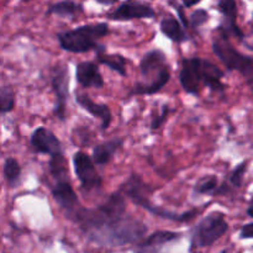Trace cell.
I'll list each match as a JSON object with an SVG mask.
<instances>
[{
    "mask_svg": "<svg viewBox=\"0 0 253 253\" xmlns=\"http://www.w3.org/2000/svg\"><path fill=\"white\" fill-rule=\"evenodd\" d=\"M69 219L73 220L86 239L101 246H125L138 244L147 234V226L126 214L125 195L119 190L94 209L79 207Z\"/></svg>",
    "mask_w": 253,
    "mask_h": 253,
    "instance_id": "obj_1",
    "label": "cell"
},
{
    "mask_svg": "<svg viewBox=\"0 0 253 253\" xmlns=\"http://www.w3.org/2000/svg\"><path fill=\"white\" fill-rule=\"evenodd\" d=\"M222 77L224 72L208 59L193 57L182 61L179 81L183 89L190 95H199L203 86H207L212 91L224 93L225 85L222 83Z\"/></svg>",
    "mask_w": 253,
    "mask_h": 253,
    "instance_id": "obj_2",
    "label": "cell"
},
{
    "mask_svg": "<svg viewBox=\"0 0 253 253\" xmlns=\"http://www.w3.org/2000/svg\"><path fill=\"white\" fill-rule=\"evenodd\" d=\"M141 79L136 82L130 95H152L162 90L170 79L167 57L161 49H152L140 62Z\"/></svg>",
    "mask_w": 253,
    "mask_h": 253,
    "instance_id": "obj_3",
    "label": "cell"
},
{
    "mask_svg": "<svg viewBox=\"0 0 253 253\" xmlns=\"http://www.w3.org/2000/svg\"><path fill=\"white\" fill-rule=\"evenodd\" d=\"M120 192L137 207L147 210L152 215H156V216L162 217V219L166 220H170V221L188 222L194 219L198 212L197 209H193L189 210V211L178 214V212L169 211V210L153 205V203L150 200V194L152 189H151L147 183L143 182L140 175L135 174V173L131 174L124 184H121Z\"/></svg>",
    "mask_w": 253,
    "mask_h": 253,
    "instance_id": "obj_4",
    "label": "cell"
},
{
    "mask_svg": "<svg viewBox=\"0 0 253 253\" xmlns=\"http://www.w3.org/2000/svg\"><path fill=\"white\" fill-rule=\"evenodd\" d=\"M109 34V26L105 22L83 25L73 30L59 32L57 35L62 49L71 53H85L96 49L98 41Z\"/></svg>",
    "mask_w": 253,
    "mask_h": 253,
    "instance_id": "obj_5",
    "label": "cell"
},
{
    "mask_svg": "<svg viewBox=\"0 0 253 253\" xmlns=\"http://www.w3.org/2000/svg\"><path fill=\"white\" fill-rule=\"evenodd\" d=\"M212 51L229 71L241 73L247 85L253 91V56H247L237 51L230 42L229 35L219 27L212 39Z\"/></svg>",
    "mask_w": 253,
    "mask_h": 253,
    "instance_id": "obj_6",
    "label": "cell"
},
{
    "mask_svg": "<svg viewBox=\"0 0 253 253\" xmlns=\"http://www.w3.org/2000/svg\"><path fill=\"white\" fill-rule=\"evenodd\" d=\"M229 230V224L222 212L215 211L205 216L194 227L190 240V250L205 249L219 241Z\"/></svg>",
    "mask_w": 253,
    "mask_h": 253,
    "instance_id": "obj_7",
    "label": "cell"
},
{
    "mask_svg": "<svg viewBox=\"0 0 253 253\" xmlns=\"http://www.w3.org/2000/svg\"><path fill=\"white\" fill-rule=\"evenodd\" d=\"M51 84L56 95L53 114L59 120H66L67 100L69 96V72L63 63L56 64L51 73Z\"/></svg>",
    "mask_w": 253,
    "mask_h": 253,
    "instance_id": "obj_8",
    "label": "cell"
},
{
    "mask_svg": "<svg viewBox=\"0 0 253 253\" xmlns=\"http://www.w3.org/2000/svg\"><path fill=\"white\" fill-rule=\"evenodd\" d=\"M73 166L74 172H76L77 178L81 182L83 189L93 190L101 187L103 178L96 170V165L93 161V157L82 151H78L73 156Z\"/></svg>",
    "mask_w": 253,
    "mask_h": 253,
    "instance_id": "obj_9",
    "label": "cell"
},
{
    "mask_svg": "<svg viewBox=\"0 0 253 253\" xmlns=\"http://www.w3.org/2000/svg\"><path fill=\"white\" fill-rule=\"evenodd\" d=\"M156 16V11L151 5L146 2L128 0L123 2L118 9L106 15L109 20L113 21H130L135 19H153Z\"/></svg>",
    "mask_w": 253,
    "mask_h": 253,
    "instance_id": "obj_10",
    "label": "cell"
},
{
    "mask_svg": "<svg viewBox=\"0 0 253 253\" xmlns=\"http://www.w3.org/2000/svg\"><path fill=\"white\" fill-rule=\"evenodd\" d=\"M30 145L36 153L42 155H58L63 153L59 138L46 127H37L30 137Z\"/></svg>",
    "mask_w": 253,
    "mask_h": 253,
    "instance_id": "obj_11",
    "label": "cell"
},
{
    "mask_svg": "<svg viewBox=\"0 0 253 253\" xmlns=\"http://www.w3.org/2000/svg\"><path fill=\"white\" fill-rule=\"evenodd\" d=\"M54 182L56 183L52 187V197L59 208L66 212L67 216H69L77 208H79L78 197L69 182V178H62Z\"/></svg>",
    "mask_w": 253,
    "mask_h": 253,
    "instance_id": "obj_12",
    "label": "cell"
},
{
    "mask_svg": "<svg viewBox=\"0 0 253 253\" xmlns=\"http://www.w3.org/2000/svg\"><path fill=\"white\" fill-rule=\"evenodd\" d=\"M217 10L222 14V22L219 26L225 34L244 40V32L237 25V5L235 0H217Z\"/></svg>",
    "mask_w": 253,
    "mask_h": 253,
    "instance_id": "obj_13",
    "label": "cell"
},
{
    "mask_svg": "<svg viewBox=\"0 0 253 253\" xmlns=\"http://www.w3.org/2000/svg\"><path fill=\"white\" fill-rule=\"evenodd\" d=\"M76 79L84 88H103L104 79L94 62H81L76 67Z\"/></svg>",
    "mask_w": 253,
    "mask_h": 253,
    "instance_id": "obj_14",
    "label": "cell"
},
{
    "mask_svg": "<svg viewBox=\"0 0 253 253\" xmlns=\"http://www.w3.org/2000/svg\"><path fill=\"white\" fill-rule=\"evenodd\" d=\"M76 101L81 108L88 111L94 118L101 120V130H106L110 126L111 120H113V114H111L110 108L106 104H99L91 100L86 94L78 93L76 95Z\"/></svg>",
    "mask_w": 253,
    "mask_h": 253,
    "instance_id": "obj_15",
    "label": "cell"
},
{
    "mask_svg": "<svg viewBox=\"0 0 253 253\" xmlns=\"http://www.w3.org/2000/svg\"><path fill=\"white\" fill-rule=\"evenodd\" d=\"M180 235L174 231H167V230H161V231L153 232L152 235L147 236L145 239L143 237L137 245V250L140 251H156L163 247L165 245L169 244V242L175 241L179 239Z\"/></svg>",
    "mask_w": 253,
    "mask_h": 253,
    "instance_id": "obj_16",
    "label": "cell"
},
{
    "mask_svg": "<svg viewBox=\"0 0 253 253\" xmlns=\"http://www.w3.org/2000/svg\"><path fill=\"white\" fill-rule=\"evenodd\" d=\"M124 140L123 138H114V140L104 142L101 145H96L93 150V161L98 166H105L113 160L114 155L119 150L123 148Z\"/></svg>",
    "mask_w": 253,
    "mask_h": 253,
    "instance_id": "obj_17",
    "label": "cell"
},
{
    "mask_svg": "<svg viewBox=\"0 0 253 253\" xmlns=\"http://www.w3.org/2000/svg\"><path fill=\"white\" fill-rule=\"evenodd\" d=\"M95 51L98 63L109 67L111 71L116 72L120 76H126V63H127V59L125 57L119 53H108L105 51V47L101 46V44L96 47Z\"/></svg>",
    "mask_w": 253,
    "mask_h": 253,
    "instance_id": "obj_18",
    "label": "cell"
},
{
    "mask_svg": "<svg viewBox=\"0 0 253 253\" xmlns=\"http://www.w3.org/2000/svg\"><path fill=\"white\" fill-rule=\"evenodd\" d=\"M161 32L165 35L167 39H169L170 41L177 42V43H182V42L188 41V36L185 34L184 29H183L182 24L179 22V20H177L173 16L165 17V19L161 21Z\"/></svg>",
    "mask_w": 253,
    "mask_h": 253,
    "instance_id": "obj_19",
    "label": "cell"
},
{
    "mask_svg": "<svg viewBox=\"0 0 253 253\" xmlns=\"http://www.w3.org/2000/svg\"><path fill=\"white\" fill-rule=\"evenodd\" d=\"M83 11L81 4L73 1V0H63V1L52 4L47 10V15H58L61 17L74 16L78 12Z\"/></svg>",
    "mask_w": 253,
    "mask_h": 253,
    "instance_id": "obj_20",
    "label": "cell"
},
{
    "mask_svg": "<svg viewBox=\"0 0 253 253\" xmlns=\"http://www.w3.org/2000/svg\"><path fill=\"white\" fill-rule=\"evenodd\" d=\"M48 170L49 174H51V177L54 180L62 179V178H69L68 163H67V160L63 156V153H58V155H53L49 157Z\"/></svg>",
    "mask_w": 253,
    "mask_h": 253,
    "instance_id": "obj_21",
    "label": "cell"
},
{
    "mask_svg": "<svg viewBox=\"0 0 253 253\" xmlns=\"http://www.w3.org/2000/svg\"><path fill=\"white\" fill-rule=\"evenodd\" d=\"M2 172H4V177L10 184V187H15L19 182L20 177H21V166L17 162V160L9 157L5 160Z\"/></svg>",
    "mask_w": 253,
    "mask_h": 253,
    "instance_id": "obj_22",
    "label": "cell"
},
{
    "mask_svg": "<svg viewBox=\"0 0 253 253\" xmlns=\"http://www.w3.org/2000/svg\"><path fill=\"white\" fill-rule=\"evenodd\" d=\"M219 188V179L216 175H205L197 182L194 192L202 195H216Z\"/></svg>",
    "mask_w": 253,
    "mask_h": 253,
    "instance_id": "obj_23",
    "label": "cell"
},
{
    "mask_svg": "<svg viewBox=\"0 0 253 253\" xmlns=\"http://www.w3.org/2000/svg\"><path fill=\"white\" fill-rule=\"evenodd\" d=\"M15 108V94L10 88L0 89V115L11 113Z\"/></svg>",
    "mask_w": 253,
    "mask_h": 253,
    "instance_id": "obj_24",
    "label": "cell"
},
{
    "mask_svg": "<svg viewBox=\"0 0 253 253\" xmlns=\"http://www.w3.org/2000/svg\"><path fill=\"white\" fill-rule=\"evenodd\" d=\"M247 169V162H242L232 170L231 175H230L229 180L230 184L234 188H240L242 185V182H244L245 173H246Z\"/></svg>",
    "mask_w": 253,
    "mask_h": 253,
    "instance_id": "obj_25",
    "label": "cell"
},
{
    "mask_svg": "<svg viewBox=\"0 0 253 253\" xmlns=\"http://www.w3.org/2000/svg\"><path fill=\"white\" fill-rule=\"evenodd\" d=\"M169 111H170L169 106L163 105L161 113L157 114L156 116H153L152 123H151V130H157V128H160L161 126L165 124V121L167 120L168 115H169Z\"/></svg>",
    "mask_w": 253,
    "mask_h": 253,
    "instance_id": "obj_26",
    "label": "cell"
},
{
    "mask_svg": "<svg viewBox=\"0 0 253 253\" xmlns=\"http://www.w3.org/2000/svg\"><path fill=\"white\" fill-rule=\"evenodd\" d=\"M208 20H209V14H208L205 10L199 9L197 10V11L193 12L192 16H190V25H192V27H194V29H198V27L202 26L203 24H205Z\"/></svg>",
    "mask_w": 253,
    "mask_h": 253,
    "instance_id": "obj_27",
    "label": "cell"
},
{
    "mask_svg": "<svg viewBox=\"0 0 253 253\" xmlns=\"http://www.w3.org/2000/svg\"><path fill=\"white\" fill-rule=\"evenodd\" d=\"M240 236H241V239H253V222L242 226Z\"/></svg>",
    "mask_w": 253,
    "mask_h": 253,
    "instance_id": "obj_28",
    "label": "cell"
},
{
    "mask_svg": "<svg viewBox=\"0 0 253 253\" xmlns=\"http://www.w3.org/2000/svg\"><path fill=\"white\" fill-rule=\"evenodd\" d=\"M175 9L178 10V14H179V19H180V21L183 22V25H184V27H187L188 26V20L185 19V15H184V12H183V10H182V7L179 6V5H175Z\"/></svg>",
    "mask_w": 253,
    "mask_h": 253,
    "instance_id": "obj_29",
    "label": "cell"
},
{
    "mask_svg": "<svg viewBox=\"0 0 253 253\" xmlns=\"http://www.w3.org/2000/svg\"><path fill=\"white\" fill-rule=\"evenodd\" d=\"M182 1H183V5H184V7H192L194 6L195 4H198L200 0H182Z\"/></svg>",
    "mask_w": 253,
    "mask_h": 253,
    "instance_id": "obj_30",
    "label": "cell"
},
{
    "mask_svg": "<svg viewBox=\"0 0 253 253\" xmlns=\"http://www.w3.org/2000/svg\"><path fill=\"white\" fill-rule=\"evenodd\" d=\"M95 1H98L101 5H113L118 2V0H95Z\"/></svg>",
    "mask_w": 253,
    "mask_h": 253,
    "instance_id": "obj_31",
    "label": "cell"
},
{
    "mask_svg": "<svg viewBox=\"0 0 253 253\" xmlns=\"http://www.w3.org/2000/svg\"><path fill=\"white\" fill-rule=\"evenodd\" d=\"M247 214H249L250 217H252L253 219V198L251 199V202H250L249 208H247Z\"/></svg>",
    "mask_w": 253,
    "mask_h": 253,
    "instance_id": "obj_32",
    "label": "cell"
},
{
    "mask_svg": "<svg viewBox=\"0 0 253 253\" xmlns=\"http://www.w3.org/2000/svg\"><path fill=\"white\" fill-rule=\"evenodd\" d=\"M21 1H25V2H26V1H32V0H21Z\"/></svg>",
    "mask_w": 253,
    "mask_h": 253,
    "instance_id": "obj_33",
    "label": "cell"
}]
</instances>
